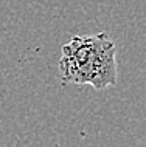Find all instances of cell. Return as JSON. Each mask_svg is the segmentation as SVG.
<instances>
[{
  "label": "cell",
  "instance_id": "6da1fadb",
  "mask_svg": "<svg viewBox=\"0 0 146 147\" xmlns=\"http://www.w3.org/2000/svg\"><path fill=\"white\" fill-rule=\"evenodd\" d=\"M59 74L64 85L104 90L117 84V50L106 33L73 36L62 45Z\"/></svg>",
  "mask_w": 146,
  "mask_h": 147
}]
</instances>
